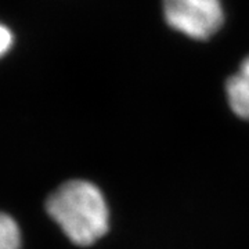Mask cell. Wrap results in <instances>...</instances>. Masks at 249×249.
<instances>
[{
    "mask_svg": "<svg viewBox=\"0 0 249 249\" xmlns=\"http://www.w3.org/2000/svg\"><path fill=\"white\" fill-rule=\"evenodd\" d=\"M162 6L170 27L196 40L209 39L223 25L220 0H162Z\"/></svg>",
    "mask_w": 249,
    "mask_h": 249,
    "instance_id": "cell-2",
    "label": "cell"
},
{
    "mask_svg": "<svg viewBox=\"0 0 249 249\" xmlns=\"http://www.w3.org/2000/svg\"><path fill=\"white\" fill-rule=\"evenodd\" d=\"M226 94L232 112L249 121V57L242 61L240 70L229 78Z\"/></svg>",
    "mask_w": 249,
    "mask_h": 249,
    "instance_id": "cell-3",
    "label": "cell"
},
{
    "mask_svg": "<svg viewBox=\"0 0 249 249\" xmlns=\"http://www.w3.org/2000/svg\"><path fill=\"white\" fill-rule=\"evenodd\" d=\"M22 235L18 223L10 214L0 212V249H21Z\"/></svg>",
    "mask_w": 249,
    "mask_h": 249,
    "instance_id": "cell-4",
    "label": "cell"
},
{
    "mask_svg": "<svg viewBox=\"0 0 249 249\" xmlns=\"http://www.w3.org/2000/svg\"><path fill=\"white\" fill-rule=\"evenodd\" d=\"M13 42H14L13 32L0 22V57L9 53L10 49L13 47Z\"/></svg>",
    "mask_w": 249,
    "mask_h": 249,
    "instance_id": "cell-5",
    "label": "cell"
},
{
    "mask_svg": "<svg viewBox=\"0 0 249 249\" xmlns=\"http://www.w3.org/2000/svg\"><path fill=\"white\" fill-rule=\"evenodd\" d=\"M46 211L65 237L78 247L96 244L109 229V208L106 196L88 180L65 181L49 196Z\"/></svg>",
    "mask_w": 249,
    "mask_h": 249,
    "instance_id": "cell-1",
    "label": "cell"
}]
</instances>
